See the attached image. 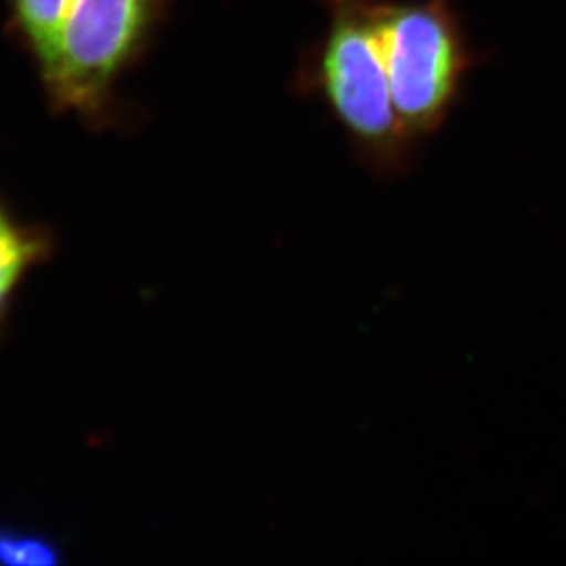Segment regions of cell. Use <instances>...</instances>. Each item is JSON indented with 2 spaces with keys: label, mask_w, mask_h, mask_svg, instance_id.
Segmentation results:
<instances>
[{
  "label": "cell",
  "mask_w": 566,
  "mask_h": 566,
  "mask_svg": "<svg viewBox=\"0 0 566 566\" xmlns=\"http://www.w3.org/2000/svg\"><path fill=\"white\" fill-rule=\"evenodd\" d=\"M17 32L38 60L41 74L54 60L66 0H8Z\"/></svg>",
  "instance_id": "5"
},
{
  "label": "cell",
  "mask_w": 566,
  "mask_h": 566,
  "mask_svg": "<svg viewBox=\"0 0 566 566\" xmlns=\"http://www.w3.org/2000/svg\"><path fill=\"white\" fill-rule=\"evenodd\" d=\"M17 222H19V219H15V217L11 214L10 209L6 208V203L0 200V235L10 230V228H13Z\"/></svg>",
  "instance_id": "7"
},
{
  "label": "cell",
  "mask_w": 566,
  "mask_h": 566,
  "mask_svg": "<svg viewBox=\"0 0 566 566\" xmlns=\"http://www.w3.org/2000/svg\"><path fill=\"white\" fill-rule=\"evenodd\" d=\"M64 546L43 530L0 524V565L55 566L64 562Z\"/></svg>",
  "instance_id": "6"
},
{
  "label": "cell",
  "mask_w": 566,
  "mask_h": 566,
  "mask_svg": "<svg viewBox=\"0 0 566 566\" xmlns=\"http://www.w3.org/2000/svg\"><path fill=\"white\" fill-rule=\"evenodd\" d=\"M376 27L392 107L418 144L453 113L475 54L449 0H376Z\"/></svg>",
  "instance_id": "2"
},
{
  "label": "cell",
  "mask_w": 566,
  "mask_h": 566,
  "mask_svg": "<svg viewBox=\"0 0 566 566\" xmlns=\"http://www.w3.org/2000/svg\"><path fill=\"white\" fill-rule=\"evenodd\" d=\"M164 0H66L54 60L43 72L61 111L97 116Z\"/></svg>",
  "instance_id": "3"
},
{
  "label": "cell",
  "mask_w": 566,
  "mask_h": 566,
  "mask_svg": "<svg viewBox=\"0 0 566 566\" xmlns=\"http://www.w3.org/2000/svg\"><path fill=\"white\" fill-rule=\"evenodd\" d=\"M55 253L54 231L35 222H17L0 235V336L10 319L24 279Z\"/></svg>",
  "instance_id": "4"
},
{
  "label": "cell",
  "mask_w": 566,
  "mask_h": 566,
  "mask_svg": "<svg viewBox=\"0 0 566 566\" xmlns=\"http://www.w3.org/2000/svg\"><path fill=\"white\" fill-rule=\"evenodd\" d=\"M314 83L367 171L396 177L409 169L417 144L401 128L392 107L376 0H332Z\"/></svg>",
  "instance_id": "1"
}]
</instances>
